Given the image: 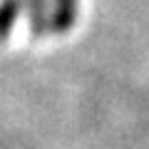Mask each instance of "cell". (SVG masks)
Segmentation results:
<instances>
[{
  "label": "cell",
  "instance_id": "1",
  "mask_svg": "<svg viewBox=\"0 0 149 149\" xmlns=\"http://www.w3.org/2000/svg\"><path fill=\"white\" fill-rule=\"evenodd\" d=\"M52 0H25L27 8V22L35 37H42L45 32L52 30V13H50Z\"/></svg>",
  "mask_w": 149,
  "mask_h": 149
},
{
  "label": "cell",
  "instance_id": "2",
  "mask_svg": "<svg viewBox=\"0 0 149 149\" xmlns=\"http://www.w3.org/2000/svg\"><path fill=\"white\" fill-rule=\"evenodd\" d=\"M77 17V0H52V32L72 30Z\"/></svg>",
  "mask_w": 149,
  "mask_h": 149
},
{
  "label": "cell",
  "instance_id": "3",
  "mask_svg": "<svg viewBox=\"0 0 149 149\" xmlns=\"http://www.w3.org/2000/svg\"><path fill=\"white\" fill-rule=\"evenodd\" d=\"M20 8H22V0H0V42H5L8 35L13 32Z\"/></svg>",
  "mask_w": 149,
  "mask_h": 149
}]
</instances>
